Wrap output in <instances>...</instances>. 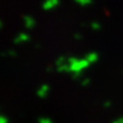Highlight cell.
<instances>
[{
  "label": "cell",
  "instance_id": "obj_3",
  "mask_svg": "<svg viewBox=\"0 0 123 123\" xmlns=\"http://www.w3.org/2000/svg\"><path fill=\"white\" fill-rule=\"evenodd\" d=\"M57 4H59V0H47V1L44 3V7H45V9H49Z\"/></svg>",
  "mask_w": 123,
  "mask_h": 123
},
{
  "label": "cell",
  "instance_id": "obj_5",
  "mask_svg": "<svg viewBox=\"0 0 123 123\" xmlns=\"http://www.w3.org/2000/svg\"><path fill=\"white\" fill-rule=\"evenodd\" d=\"M90 26V28L93 30V31H98L99 29L102 28V25H101V23H98V22H92L89 24Z\"/></svg>",
  "mask_w": 123,
  "mask_h": 123
},
{
  "label": "cell",
  "instance_id": "obj_6",
  "mask_svg": "<svg viewBox=\"0 0 123 123\" xmlns=\"http://www.w3.org/2000/svg\"><path fill=\"white\" fill-rule=\"evenodd\" d=\"M75 38L77 40H81L82 38H83V36L81 35V34H79V33H77V34H75Z\"/></svg>",
  "mask_w": 123,
  "mask_h": 123
},
{
  "label": "cell",
  "instance_id": "obj_7",
  "mask_svg": "<svg viewBox=\"0 0 123 123\" xmlns=\"http://www.w3.org/2000/svg\"><path fill=\"white\" fill-rule=\"evenodd\" d=\"M90 82V79H88V78H86V79H84L83 81H82V85H86V84H88Z\"/></svg>",
  "mask_w": 123,
  "mask_h": 123
},
{
  "label": "cell",
  "instance_id": "obj_1",
  "mask_svg": "<svg viewBox=\"0 0 123 123\" xmlns=\"http://www.w3.org/2000/svg\"><path fill=\"white\" fill-rule=\"evenodd\" d=\"M68 67L69 72H71L74 78H77L78 76L82 75V72L90 66V64L86 61L85 57L82 59H78L75 56H71L68 59Z\"/></svg>",
  "mask_w": 123,
  "mask_h": 123
},
{
  "label": "cell",
  "instance_id": "obj_2",
  "mask_svg": "<svg viewBox=\"0 0 123 123\" xmlns=\"http://www.w3.org/2000/svg\"><path fill=\"white\" fill-rule=\"evenodd\" d=\"M84 57H85L86 61H87L90 65H92V64L97 63V62L98 61L99 55H98V53L97 51H90V52H88Z\"/></svg>",
  "mask_w": 123,
  "mask_h": 123
},
{
  "label": "cell",
  "instance_id": "obj_4",
  "mask_svg": "<svg viewBox=\"0 0 123 123\" xmlns=\"http://www.w3.org/2000/svg\"><path fill=\"white\" fill-rule=\"evenodd\" d=\"M74 1L77 3V4L81 5L83 7L88 6V5H90V4L93 3V0H74Z\"/></svg>",
  "mask_w": 123,
  "mask_h": 123
}]
</instances>
